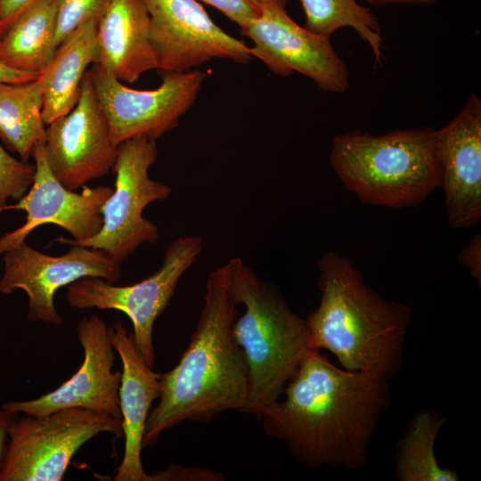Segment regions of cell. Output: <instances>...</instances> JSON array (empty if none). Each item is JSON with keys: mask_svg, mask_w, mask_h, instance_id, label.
<instances>
[{"mask_svg": "<svg viewBox=\"0 0 481 481\" xmlns=\"http://www.w3.org/2000/svg\"><path fill=\"white\" fill-rule=\"evenodd\" d=\"M387 381L339 369L320 350L310 349L286 384L284 400L260 415L264 431L311 469H362L390 404Z\"/></svg>", "mask_w": 481, "mask_h": 481, "instance_id": "6da1fadb", "label": "cell"}, {"mask_svg": "<svg viewBox=\"0 0 481 481\" xmlns=\"http://www.w3.org/2000/svg\"><path fill=\"white\" fill-rule=\"evenodd\" d=\"M238 303L225 265L210 273L204 306L178 363L160 375L159 403L147 418L143 448L189 420L208 422L228 410L245 412L249 369L233 335Z\"/></svg>", "mask_w": 481, "mask_h": 481, "instance_id": "7a4b0ae2", "label": "cell"}, {"mask_svg": "<svg viewBox=\"0 0 481 481\" xmlns=\"http://www.w3.org/2000/svg\"><path fill=\"white\" fill-rule=\"evenodd\" d=\"M318 307L306 320L311 349L332 353L345 370L388 380L401 370L412 323L409 306L383 298L336 252L318 263Z\"/></svg>", "mask_w": 481, "mask_h": 481, "instance_id": "3957f363", "label": "cell"}, {"mask_svg": "<svg viewBox=\"0 0 481 481\" xmlns=\"http://www.w3.org/2000/svg\"><path fill=\"white\" fill-rule=\"evenodd\" d=\"M229 286L244 313L233 324L234 338L249 369L245 412L260 417L280 399L310 350L306 320L288 306L276 286L262 281L240 257L226 265Z\"/></svg>", "mask_w": 481, "mask_h": 481, "instance_id": "277c9868", "label": "cell"}, {"mask_svg": "<svg viewBox=\"0 0 481 481\" xmlns=\"http://www.w3.org/2000/svg\"><path fill=\"white\" fill-rule=\"evenodd\" d=\"M436 129L336 135L330 163L344 187L367 204L414 207L439 188Z\"/></svg>", "mask_w": 481, "mask_h": 481, "instance_id": "5b68a950", "label": "cell"}, {"mask_svg": "<svg viewBox=\"0 0 481 481\" xmlns=\"http://www.w3.org/2000/svg\"><path fill=\"white\" fill-rule=\"evenodd\" d=\"M157 159L155 140L135 136L121 143L112 167L115 186L102 207L100 231L85 240L65 237L55 240L102 249L119 264L143 243H154L159 228L143 216V209L151 202L167 199L172 192L168 185L149 175Z\"/></svg>", "mask_w": 481, "mask_h": 481, "instance_id": "8992f818", "label": "cell"}, {"mask_svg": "<svg viewBox=\"0 0 481 481\" xmlns=\"http://www.w3.org/2000/svg\"><path fill=\"white\" fill-rule=\"evenodd\" d=\"M102 433L122 436V420L82 408L17 418L0 481H60L77 451Z\"/></svg>", "mask_w": 481, "mask_h": 481, "instance_id": "52a82bcc", "label": "cell"}, {"mask_svg": "<svg viewBox=\"0 0 481 481\" xmlns=\"http://www.w3.org/2000/svg\"><path fill=\"white\" fill-rule=\"evenodd\" d=\"M201 249L200 238L179 237L167 248L159 270L143 281L119 286L101 278H82L68 286L66 301L74 308L112 309L126 314L133 325L134 342L146 363L153 368L155 321Z\"/></svg>", "mask_w": 481, "mask_h": 481, "instance_id": "ba28073f", "label": "cell"}, {"mask_svg": "<svg viewBox=\"0 0 481 481\" xmlns=\"http://www.w3.org/2000/svg\"><path fill=\"white\" fill-rule=\"evenodd\" d=\"M89 71L108 120L110 139L117 145L135 136L156 141L175 128L194 104L208 76L198 69L160 72L162 80L157 88L136 90L126 86L97 63Z\"/></svg>", "mask_w": 481, "mask_h": 481, "instance_id": "9c48e42d", "label": "cell"}, {"mask_svg": "<svg viewBox=\"0 0 481 481\" xmlns=\"http://www.w3.org/2000/svg\"><path fill=\"white\" fill-rule=\"evenodd\" d=\"M260 14L240 34L253 45L252 57L273 73L288 77L298 72L323 92L341 94L350 87L349 71L330 38L307 30L287 12L288 0H258Z\"/></svg>", "mask_w": 481, "mask_h": 481, "instance_id": "30bf717a", "label": "cell"}, {"mask_svg": "<svg viewBox=\"0 0 481 481\" xmlns=\"http://www.w3.org/2000/svg\"><path fill=\"white\" fill-rule=\"evenodd\" d=\"M61 256L44 254L26 241L3 254L4 267L0 278V292L23 290L29 299L27 320L61 325V315L54 305L59 289L86 277L101 278L117 283L121 264L99 249L70 245Z\"/></svg>", "mask_w": 481, "mask_h": 481, "instance_id": "8fae6325", "label": "cell"}, {"mask_svg": "<svg viewBox=\"0 0 481 481\" xmlns=\"http://www.w3.org/2000/svg\"><path fill=\"white\" fill-rule=\"evenodd\" d=\"M159 72H185L214 59L247 64L250 48L217 26L197 0H143Z\"/></svg>", "mask_w": 481, "mask_h": 481, "instance_id": "7c38bea8", "label": "cell"}, {"mask_svg": "<svg viewBox=\"0 0 481 481\" xmlns=\"http://www.w3.org/2000/svg\"><path fill=\"white\" fill-rule=\"evenodd\" d=\"M44 146L52 173L69 190L77 191L112 169L118 145L110 139L89 69L76 106L46 126Z\"/></svg>", "mask_w": 481, "mask_h": 481, "instance_id": "4fadbf2b", "label": "cell"}, {"mask_svg": "<svg viewBox=\"0 0 481 481\" xmlns=\"http://www.w3.org/2000/svg\"><path fill=\"white\" fill-rule=\"evenodd\" d=\"M77 335L84 359L78 370L54 390L29 400L8 401L2 406L16 414L46 415L68 408H82L121 420V371H114L115 349L109 329L98 315L83 317Z\"/></svg>", "mask_w": 481, "mask_h": 481, "instance_id": "5bb4252c", "label": "cell"}, {"mask_svg": "<svg viewBox=\"0 0 481 481\" xmlns=\"http://www.w3.org/2000/svg\"><path fill=\"white\" fill-rule=\"evenodd\" d=\"M31 157L36 167L31 186L16 204L1 209H23L27 213L26 221L0 237V256L24 242L31 232L45 224L63 228L77 241L93 237L102 224L101 209L112 187L85 185L80 192L69 190L52 173L44 143L35 145Z\"/></svg>", "mask_w": 481, "mask_h": 481, "instance_id": "9a60e30c", "label": "cell"}, {"mask_svg": "<svg viewBox=\"0 0 481 481\" xmlns=\"http://www.w3.org/2000/svg\"><path fill=\"white\" fill-rule=\"evenodd\" d=\"M439 188L448 224L455 229L481 219V100L472 94L460 112L436 132Z\"/></svg>", "mask_w": 481, "mask_h": 481, "instance_id": "2e32d148", "label": "cell"}, {"mask_svg": "<svg viewBox=\"0 0 481 481\" xmlns=\"http://www.w3.org/2000/svg\"><path fill=\"white\" fill-rule=\"evenodd\" d=\"M110 342L122 363L119 386L125 447L114 481H150L142 462L143 439L151 404L160 393V373L150 367L122 321L108 327Z\"/></svg>", "mask_w": 481, "mask_h": 481, "instance_id": "e0dca14e", "label": "cell"}, {"mask_svg": "<svg viewBox=\"0 0 481 481\" xmlns=\"http://www.w3.org/2000/svg\"><path fill=\"white\" fill-rule=\"evenodd\" d=\"M151 19L143 0H112L97 29L95 63L121 82L135 83L158 69Z\"/></svg>", "mask_w": 481, "mask_h": 481, "instance_id": "ac0fdd59", "label": "cell"}, {"mask_svg": "<svg viewBox=\"0 0 481 481\" xmlns=\"http://www.w3.org/2000/svg\"><path fill=\"white\" fill-rule=\"evenodd\" d=\"M98 25L90 20L76 29L57 47L52 61L39 74L44 93L42 115L46 126L76 106L86 69L98 60Z\"/></svg>", "mask_w": 481, "mask_h": 481, "instance_id": "d6986e66", "label": "cell"}, {"mask_svg": "<svg viewBox=\"0 0 481 481\" xmlns=\"http://www.w3.org/2000/svg\"><path fill=\"white\" fill-rule=\"evenodd\" d=\"M58 0H41L0 37V62L39 75L53 59Z\"/></svg>", "mask_w": 481, "mask_h": 481, "instance_id": "ffe728a7", "label": "cell"}, {"mask_svg": "<svg viewBox=\"0 0 481 481\" xmlns=\"http://www.w3.org/2000/svg\"><path fill=\"white\" fill-rule=\"evenodd\" d=\"M43 104L38 78L20 84L0 82V140L22 161L32 156L37 143H45Z\"/></svg>", "mask_w": 481, "mask_h": 481, "instance_id": "44dd1931", "label": "cell"}, {"mask_svg": "<svg viewBox=\"0 0 481 481\" xmlns=\"http://www.w3.org/2000/svg\"><path fill=\"white\" fill-rule=\"evenodd\" d=\"M445 421V418L431 410L422 411L411 420L396 442L397 481L459 480L457 470L442 467L435 454L436 439Z\"/></svg>", "mask_w": 481, "mask_h": 481, "instance_id": "7402d4cb", "label": "cell"}, {"mask_svg": "<svg viewBox=\"0 0 481 481\" xmlns=\"http://www.w3.org/2000/svg\"><path fill=\"white\" fill-rule=\"evenodd\" d=\"M305 13L304 27L329 37L341 28L355 29L370 46L376 63L383 55V37L377 16L356 0H300Z\"/></svg>", "mask_w": 481, "mask_h": 481, "instance_id": "603a6c76", "label": "cell"}, {"mask_svg": "<svg viewBox=\"0 0 481 481\" xmlns=\"http://www.w3.org/2000/svg\"><path fill=\"white\" fill-rule=\"evenodd\" d=\"M111 2L112 0H58L56 46L83 23L90 20L100 23Z\"/></svg>", "mask_w": 481, "mask_h": 481, "instance_id": "cb8c5ba5", "label": "cell"}, {"mask_svg": "<svg viewBox=\"0 0 481 481\" xmlns=\"http://www.w3.org/2000/svg\"><path fill=\"white\" fill-rule=\"evenodd\" d=\"M36 167L18 160L0 144V211L8 199L20 200L31 186Z\"/></svg>", "mask_w": 481, "mask_h": 481, "instance_id": "d4e9b609", "label": "cell"}, {"mask_svg": "<svg viewBox=\"0 0 481 481\" xmlns=\"http://www.w3.org/2000/svg\"><path fill=\"white\" fill-rule=\"evenodd\" d=\"M213 6L243 29L260 14L258 0H197Z\"/></svg>", "mask_w": 481, "mask_h": 481, "instance_id": "484cf974", "label": "cell"}, {"mask_svg": "<svg viewBox=\"0 0 481 481\" xmlns=\"http://www.w3.org/2000/svg\"><path fill=\"white\" fill-rule=\"evenodd\" d=\"M459 263L481 284V236L476 234L458 255Z\"/></svg>", "mask_w": 481, "mask_h": 481, "instance_id": "4316f807", "label": "cell"}, {"mask_svg": "<svg viewBox=\"0 0 481 481\" xmlns=\"http://www.w3.org/2000/svg\"><path fill=\"white\" fill-rule=\"evenodd\" d=\"M174 469H167L155 475H150L151 480H224L223 476L203 469H187L174 466Z\"/></svg>", "mask_w": 481, "mask_h": 481, "instance_id": "83f0119b", "label": "cell"}, {"mask_svg": "<svg viewBox=\"0 0 481 481\" xmlns=\"http://www.w3.org/2000/svg\"><path fill=\"white\" fill-rule=\"evenodd\" d=\"M41 0H0V37L25 12Z\"/></svg>", "mask_w": 481, "mask_h": 481, "instance_id": "f1b7e54d", "label": "cell"}, {"mask_svg": "<svg viewBox=\"0 0 481 481\" xmlns=\"http://www.w3.org/2000/svg\"><path fill=\"white\" fill-rule=\"evenodd\" d=\"M18 414L0 405V472L3 468L9 442V432Z\"/></svg>", "mask_w": 481, "mask_h": 481, "instance_id": "f546056e", "label": "cell"}, {"mask_svg": "<svg viewBox=\"0 0 481 481\" xmlns=\"http://www.w3.org/2000/svg\"><path fill=\"white\" fill-rule=\"evenodd\" d=\"M39 75L20 71L0 62V82L20 84L37 79Z\"/></svg>", "mask_w": 481, "mask_h": 481, "instance_id": "4dcf8cb0", "label": "cell"}, {"mask_svg": "<svg viewBox=\"0 0 481 481\" xmlns=\"http://www.w3.org/2000/svg\"><path fill=\"white\" fill-rule=\"evenodd\" d=\"M371 5H388V4H412V5H430L438 0H363Z\"/></svg>", "mask_w": 481, "mask_h": 481, "instance_id": "1f68e13d", "label": "cell"}]
</instances>
